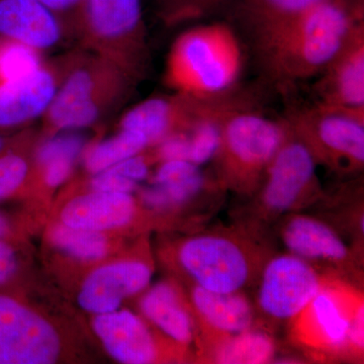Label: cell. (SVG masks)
Segmentation results:
<instances>
[{
	"instance_id": "obj_1",
	"label": "cell",
	"mask_w": 364,
	"mask_h": 364,
	"mask_svg": "<svg viewBox=\"0 0 364 364\" xmlns=\"http://www.w3.org/2000/svg\"><path fill=\"white\" fill-rule=\"evenodd\" d=\"M363 0H327L253 46L265 77L279 87L316 77L364 23Z\"/></svg>"
},
{
	"instance_id": "obj_2",
	"label": "cell",
	"mask_w": 364,
	"mask_h": 364,
	"mask_svg": "<svg viewBox=\"0 0 364 364\" xmlns=\"http://www.w3.org/2000/svg\"><path fill=\"white\" fill-rule=\"evenodd\" d=\"M275 253L269 233L235 222L189 235L177 244L173 257L191 286L236 293L257 287Z\"/></svg>"
},
{
	"instance_id": "obj_3",
	"label": "cell",
	"mask_w": 364,
	"mask_h": 364,
	"mask_svg": "<svg viewBox=\"0 0 364 364\" xmlns=\"http://www.w3.org/2000/svg\"><path fill=\"white\" fill-rule=\"evenodd\" d=\"M243 47L231 23L193 26L174 41L165 81L176 92L217 97L236 88L243 70Z\"/></svg>"
},
{
	"instance_id": "obj_4",
	"label": "cell",
	"mask_w": 364,
	"mask_h": 364,
	"mask_svg": "<svg viewBox=\"0 0 364 364\" xmlns=\"http://www.w3.org/2000/svg\"><path fill=\"white\" fill-rule=\"evenodd\" d=\"M360 287L324 277L320 291L289 323L291 342L318 360H363Z\"/></svg>"
},
{
	"instance_id": "obj_5",
	"label": "cell",
	"mask_w": 364,
	"mask_h": 364,
	"mask_svg": "<svg viewBox=\"0 0 364 364\" xmlns=\"http://www.w3.org/2000/svg\"><path fill=\"white\" fill-rule=\"evenodd\" d=\"M61 79L45 114L53 132L97 124L129 97L136 80L109 60L83 48L60 62Z\"/></svg>"
},
{
	"instance_id": "obj_6",
	"label": "cell",
	"mask_w": 364,
	"mask_h": 364,
	"mask_svg": "<svg viewBox=\"0 0 364 364\" xmlns=\"http://www.w3.org/2000/svg\"><path fill=\"white\" fill-rule=\"evenodd\" d=\"M287 135L284 119H270L252 104L228 112L220 124L219 145L212 159L215 181L226 193L250 198Z\"/></svg>"
},
{
	"instance_id": "obj_7",
	"label": "cell",
	"mask_w": 364,
	"mask_h": 364,
	"mask_svg": "<svg viewBox=\"0 0 364 364\" xmlns=\"http://www.w3.org/2000/svg\"><path fill=\"white\" fill-rule=\"evenodd\" d=\"M316 168L317 164L310 152L287 128L286 139L270 162L259 188L237 210L235 222L269 233L284 215L317 205L325 191Z\"/></svg>"
},
{
	"instance_id": "obj_8",
	"label": "cell",
	"mask_w": 364,
	"mask_h": 364,
	"mask_svg": "<svg viewBox=\"0 0 364 364\" xmlns=\"http://www.w3.org/2000/svg\"><path fill=\"white\" fill-rule=\"evenodd\" d=\"M287 128L303 143L316 164L340 177L364 168V109L317 102L287 109Z\"/></svg>"
},
{
	"instance_id": "obj_9",
	"label": "cell",
	"mask_w": 364,
	"mask_h": 364,
	"mask_svg": "<svg viewBox=\"0 0 364 364\" xmlns=\"http://www.w3.org/2000/svg\"><path fill=\"white\" fill-rule=\"evenodd\" d=\"M78 40L140 81L150 67L142 0H85Z\"/></svg>"
},
{
	"instance_id": "obj_10",
	"label": "cell",
	"mask_w": 364,
	"mask_h": 364,
	"mask_svg": "<svg viewBox=\"0 0 364 364\" xmlns=\"http://www.w3.org/2000/svg\"><path fill=\"white\" fill-rule=\"evenodd\" d=\"M274 227L289 254L306 261L323 277L360 287L363 256L349 247L331 225L299 212L280 218Z\"/></svg>"
},
{
	"instance_id": "obj_11",
	"label": "cell",
	"mask_w": 364,
	"mask_h": 364,
	"mask_svg": "<svg viewBox=\"0 0 364 364\" xmlns=\"http://www.w3.org/2000/svg\"><path fill=\"white\" fill-rule=\"evenodd\" d=\"M324 277L293 254H277L263 268L256 304V326L270 331L272 325L289 323L303 311L323 284Z\"/></svg>"
},
{
	"instance_id": "obj_12",
	"label": "cell",
	"mask_w": 364,
	"mask_h": 364,
	"mask_svg": "<svg viewBox=\"0 0 364 364\" xmlns=\"http://www.w3.org/2000/svg\"><path fill=\"white\" fill-rule=\"evenodd\" d=\"M245 98L236 88L210 97L178 92L171 97H152L127 112L119 122V129L140 132L147 136L150 146L157 145L167 136L191 130L207 117L238 107Z\"/></svg>"
},
{
	"instance_id": "obj_13",
	"label": "cell",
	"mask_w": 364,
	"mask_h": 364,
	"mask_svg": "<svg viewBox=\"0 0 364 364\" xmlns=\"http://www.w3.org/2000/svg\"><path fill=\"white\" fill-rule=\"evenodd\" d=\"M60 353L58 333L46 318L0 294V364H51Z\"/></svg>"
},
{
	"instance_id": "obj_14",
	"label": "cell",
	"mask_w": 364,
	"mask_h": 364,
	"mask_svg": "<svg viewBox=\"0 0 364 364\" xmlns=\"http://www.w3.org/2000/svg\"><path fill=\"white\" fill-rule=\"evenodd\" d=\"M189 301L200 334V349L225 337L257 327L254 305L244 291L215 293L191 286Z\"/></svg>"
},
{
	"instance_id": "obj_15",
	"label": "cell",
	"mask_w": 364,
	"mask_h": 364,
	"mask_svg": "<svg viewBox=\"0 0 364 364\" xmlns=\"http://www.w3.org/2000/svg\"><path fill=\"white\" fill-rule=\"evenodd\" d=\"M146 261H117L97 268L83 282L78 303L83 310L100 315L117 311L122 301L144 291L152 277Z\"/></svg>"
},
{
	"instance_id": "obj_16",
	"label": "cell",
	"mask_w": 364,
	"mask_h": 364,
	"mask_svg": "<svg viewBox=\"0 0 364 364\" xmlns=\"http://www.w3.org/2000/svg\"><path fill=\"white\" fill-rule=\"evenodd\" d=\"M61 79V65L43 64L25 77L0 83V129H13L44 117Z\"/></svg>"
},
{
	"instance_id": "obj_17",
	"label": "cell",
	"mask_w": 364,
	"mask_h": 364,
	"mask_svg": "<svg viewBox=\"0 0 364 364\" xmlns=\"http://www.w3.org/2000/svg\"><path fill=\"white\" fill-rule=\"evenodd\" d=\"M317 102L364 109V23L318 75Z\"/></svg>"
},
{
	"instance_id": "obj_18",
	"label": "cell",
	"mask_w": 364,
	"mask_h": 364,
	"mask_svg": "<svg viewBox=\"0 0 364 364\" xmlns=\"http://www.w3.org/2000/svg\"><path fill=\"white\" fill-rule=\"evenodd\" d=\"M68 38L61 21L40 0H0V39L42 53L59 47Z\"/></svg>"
},
{
	"instance_id": "obj_19",
	"label": "cell",
	"mask_w": 364,
	"mask_h": 364,
	"mask_svg": "<svg viewBox=\"0 0 364 364\" xmlns=\"http://www.w3.org/2000/svg\"><path fill=\"white\" fill-rule=\"evenodd\" d=\"M93 330L105 350L119 363L150 364L159 361V345L142 318L130 311L100 314Z\"/></svg>"
},
{
	"instance_id": "obj_20",
	"label": "cell",
	"mask_w": 364,
	"mask_h": 364,
	"mask_svg": "<svg viewBox=\"0 0 364 364\" xmlns=\"http://www.w3.org/2000/svg\"><path fill=\"white\" fill-rule=\"evenodd\" d=\"M136 212L131 193L92 191L67 203L61 221L75 229L102 232L126 226L133 221Z\"/></svg>"
},
{
	"instance_id": "obj_21",
	"label": "cell",
	"mask_w": 364,
	"mask_h": 364,
	"mask_svg": "<svg viewBox=\"0 0 364 364\" xmlns=\"http://www.w3.org/2000/svg\"><path fill=\"white\" fill-rule=\"evenodd\" d=\"M141 312L172 341L186 348L196 338L198 326L191 301L176 284L161 282L140 299Z\"/></svg>"
},
{
	"instance_id": "obj_22",
	"label": "cell",
	"mask_w": 364,
	"mask_h": 364,
	"mask_svg": "<svg viewBox=\"0 0 364 364\" xmlns=\"http://www.w3.org/2000/svg\"><path fill=\"white\" fill-rule=\"evenodd\" d=\"M325 1L327 0H235L228 9L235 23L255 46Z\"/></svg>"
},
{
	"instance_id": "obj_23",
	"label": "cell",
	"mask_w": 364,
	"mask_h": 364,
	"mask_svg": "<svg viewBox=\"0 0 364 364\" xmlns=\"http://www.w3.org/2000/svg\"><path fill=\"white\" fill-rule=\"evenodd\" d=\"M200 351L205 363H268L274 360L277 344L269 332L254 327L218 340Z\"/></svg>"
},
{
	"instance_id": "obj_24",
	"label": "cell",
	"mask_w": 364,
	"mask_h": 364,
	"mask_svg": "<svg viewBox=\"0 0 364 364\" xmlns=\"http://www.w3.org/2000/svg\"><path fill=\"white\" fill-rule=\"evenodd\" d=\"M149 146L147 136L140 132L119 129L116 135L95 144L86 151L85 168L95 176L117 163L140 154Z\"/></svg>"
},
{
	"instance_id": "obj_25",
	"label": "cell",
	"mask_w": 364,
	"mask_h": 364,
	"mask_svg": "<svg viewBox=\"0 0 364 364\" xmlns=\"http://www.w3.org/2000/svg\"><path fill=\"white\" fill-rule=\"evenodd\" d=\"M51 241L64 252L83 261L102 259L109 249L107 238L102 232L75 229L62 223L53 228Z\"/></svg>"
},
{
	"instance_id": "obj_26",
	"label": "cell",
	"mask_w": 364,
	"mask_h": 364,
	"mask_svg": "<svg viewBox=\"0 0 364 364\" xmlns=\"http://www.w3.org/2000/svg\"><path fill=\"white\" fill-rule=\"evenodd\" d=\"M43 64L37 50L14 41L0 39V83L25 77Z\"/></svg>"
},
{
	"instance_id": "obj_27",
	"label": "cell",
	"mask_w": 364,
	"mask_h": 364,
	"mask_svg": "<svg viewBox=\"0 0 364 364\" xmlns=\"http://www.w3.org/2000/svg\"><path fill=\"white\" fill-rule=\"evenodd\" d=\"M158 14L168 25L200 20L222 9L235 0H154Z\"/></svg>"
},
{
	"instance_id": "obj_28",
	"label": "cell",
	"mask_w": 364,
	"mask_h": 364,
	"mask_svg": "<svg viewBox=\"0 0 364 364\" xmlns=\"http://www.w3.org/2000/svg\"><path fill=\"white\" fill-rule=\"evenodd\" d=\"M41 145L37 152L40 165L54 158L68 157L76 159L85 148V138L72 131L60 132Z\"/></svg>"
},
{
	"instance_id": "obj_29",
	"label": "cell",
	"mask_w": 364,
	"mask_h": 364,
	"mask_svg": "<svg viewBox=\"0 0 364 364\" xmlns=\"http://www.w3.org/2000/svg\"><path fill=\"white\" fill-rule=\"evenodd\" d=\"M28 163L16 153L0 155V200L9 198L23 186L28 174Z\"/></svg>"
},
{
	"instance_id": "obj_30",
	"label": "cell",
	"mask_w": 364,
	"mask_h": 364,
	"mask_svg": "<svg viewBox=\"0 0 364 364\" xmlns=\"http://www.w3.org/2000/svg\"><path fill=\"white\" fill-rule=\"evenodd\" d=\"M56 14L69 38L78 39L85 0H40Z\"/></svg>"
},
{
	"instance_id": "obj_31",
	"label": "cell",
	"mask_w": 364,
	"mask_h": 364,
	"mask_svg": "<svg viewBox=\"0 0 364 364\" xmlns=\"http://www.w3.org/2000/svg\"><path fill=\"white\" fill-rule=\"evenodd\" d=\"M157 157L162 162L170 161V160L189 161L191 143H189L188 132L167 136L157 144Z\"/></svg>"
},
{
	"instance_id": "obj_32",
	"label": "cell",
	"mask_w": 364,
	"mask_h": 364,
	"mask_svg": "<svg viewBox=\"0 0 364 364\" xmlns=\"http://www.w3.org/2000/svg\"><path fill=\"white\" fill-rule=\"evenodd\" d=\"M138 188L136 182L119 176L111 170H105L93 176L91 181L92 191H109V193H132Z\"/></svg>"
},
{
	"instance_id": "obj_33",
	"label": "cell",
	"mask_w": 364,
	"mask_h": 364,
	"mask_svg": "<svg viewBox=\"0 0 364 364\" xmlns=\"http://www.w3.org/2000/svg\"><path fill=\"white\" fill-rule=\"evenodd\" d=\"M200 170V166L184 160H170L164 161L158 167L153 183H167V182L176 181L179 179L186 178L193 176Z\"/></svg>"
},
{
	"instance_id": "obj_34",
	"label": "cell",
	"mask_w": 364,
	"mask_h": 364,
	"mask_svg": "<svg viewBox=\"0 0 364 364\" xmlns=\"http://www.w3.org/2000/svg\"><path fill=\"white\" fill-rule=\"evenodd\" d=\"M109 170L138 183L149 176V161L140 153V154L117 163Z\"/></svg>"
},
{
	"instance_id": "obj_35",
	"label": "cell",
	"mask_w": 364,
	"mask_h": 364,
	"mask_svg": "<svg viewBox=\"0 0 364 364\" xmlns=\"http://www.w3.org/2000/svg\"><path fill=\"white\" fill-rule=\"evenodd\" d=\"M75 159L68 157L54 158L41 165L44 169V181L51 188H56L70 176Z\"/></svg>"
},
{
	"instance_id": "obj_36",
	"label": "cell",
	"mask_w": 364,
	"mask_h": 364,
	"mask_svg": "<svg viewBox=\"0 0 364 364\" xmlns=\"http://www.w3.org/2000/svg\"><path fill=\"white\" fill-rule=\"evenodd\" d=\"M18 268V257L13 246L0 239V287L14 277Z\"/></svg>"
},
{
	"instance_id": "obj_37",
	"label": "cell",
	"mask_w": 364,
	"mask_h": 364,
	"mask_svg": "<svg viewBox=\"0 0 364 364\" xmlns=\"http://www.w3.org/2000/svg\"><path fill=\"white\" fill-rule=\"evenodd\" d=\"M9 231V221L6 219V217H4L1 214H0V239L4 238V236Z\"/></svg>"
},
{
	"instance_id": "obj_38",
	"label": "cell",
	"mask_w": 364,
	"mask_h": 364,
	"mask_svg": "<svg viewBox=\"0 0 364 364\" xmlns=\"http://www.w3.org/2000/svg\"><path fill=\"white\" fill-rule=\"evenodd\" d=\"M4 139L2 138L1 136H0V153H1L2 149H4Z\"/></svg>"
}]
</instances>
